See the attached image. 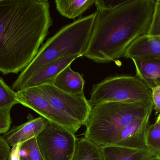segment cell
Returning a JSON list of instances; mask_svg holds the SVG:
<instances>
[{"label": "cell", "instance_id": "6da1fadb", "mask_svg": "<svg viewBox=\"0 0 160 160\" xmlns=\"http://www.w3.org/2000/svg\"><path fill=\"white\" fill-rule=\"evenodd\" d=\"M47 0H0V72L23 70L52 25Z\"/></svg>", "mask_w": 160, "mask_h": 160}, {"label": "cell", "instance_id": "7a4b0ae2", "mask_svg": "<svg viewBox=\"0 0 160 160\" xmlns=\"http://www.w3.org/2000/svg\"><path fill=\"white\" fill-rule=\"evenodd\" d=\"M156 0H126L111 10H97L87 48L83 56L107 63L124 56L129 46L147 34Z\"/></svg>", "mask_w": 160, "mask_h": 160}, {"label": "cell", "instance_id": "3957f363", "mask_svg": "<svg viewBox=\"0 0 160 160\" xmlns=\"http://www.w3.org/2000/svg\"><path fill=\"white\" fill-rule=\"evenodd\" d=\"M96 14V11L64 26L49 39L14 82L13 90L17 92L21 90L34 73L51 62L63 57L83 56L90 39Z\"/></svg>", "mask_w": 160, "mask_h": 160}, {"label": "cell", "instance_id": "277c9868", "mask_svg": "<svg viewBox=\"0 0 160 160\" xmlns=\"http://www.w3.org/2000/svg\"><path fill=\"white\" fill-rule=\"evenodd\" d=\"M153 109L152 100L133 103L106 102L94 106L85 125L84 137L101 147L113 145L124 128L152 113Z\"/></svg>", "mask_w": 160, "mask_h": 160}, {"label": "cell", "instance_id": "5b68a950", "mask_svg": "<svg viewBox=\"0 0 160 160\" xmlns=\"http://www.w3.org/2000/svg\"><path fill=\"white\" fill-rule=\"evenodd\" d=\"M152 100V90L138 76L108 77L93 85L88 100L91 108L109 102L133 103Z\"/></svg>", "mask_w": 160, "mask_h": 160}, {"label": "cell", "instance_id": "8992f818", "mask_svg": "<svg viewBox=\"0 0 160 160\" xmlns=\"http://www.w3.org/2000/svg\"><path fill=\"white\" fill-rule=\"evenodd\" d=\"M76 140L74 133L51 122L36 137L44 160H72Z\"/></svg>", "mask_w": 160, "mask_h": 160}, {"label": "cell", "instance_id": "52a82bcc", "mask_svg": "<svg viewBox=\"0 0 160 160\" xmlns=\"http://www.w3.org/2000/svg\"><path fill=\"white\" fill-rule=\"evenodd\" d=\"M32 87L47 99L55 110L85 126L91 109L85 96L70 95L52 84Z\"/></svg>", "mask_w": 160, "mask_h": 160}, {"label": "cell", "instance_id": "ba28073f", "mask_svg": "<svg viewBox=\"0 0 160 160\" xmlns=\"http://www.w3.org/2000/svg\"><path fill=\"white\" fill-rule=\"evenodd\" d=\"M16 92V99L18 104L32 109L50 122L62 126L74 134L82 127V125L78 121L55 110L47 99L33 87Z\"/></svg>", "mask_w": 160, "mask_h": 160}, {"label": "cell", "instance_id": "9c48e42d", "mask_svg": "<svg viewBox=\"0 0 160 160\" xmlns=\"http://www.w3.org/2000/svg\"><path fill=\"white\" fill-rule=\"evenodd\" d=\"M152 113L136 119L118 133L113 145L148 150L146 143V133Z\"/></svg>", "mask_w": 160, "mask_h": 160}, {"label": "cell", "instance_id": "30bf717a", "mask_svg": "<svg viewBox=\"0 0 160 160\" xmlns=\"http://www.w3.org/2000/svg\"><path fill=\"white\" fill-rule=\"evenodd\" d=\"M49 123L42 116L30 119L24 124L13 127L2 137L10 147H13L36 138Z\"/></svg>", "mask_w": 160, "mask_h": 160}, {"label": "cell", "instance_id": "8fae6325", "mask_svg": "<svg viewBox=\"0 0 160 160\" xmlns=\"http://www.w3.org/2000/svg\"><path fill=\"white\" fill-rule=\"evenodd\" d=\"M78 57L80 56L78 55L63 57L48 64L34 73L25 83L22 89L41 85L52 84L58 74Z\"/></svg>", "mask_w": 160, "mask_h": 160}, {"label": "cell", "instance_id": "7c38bea8", "mask_svg": "<svg viewBox=\"0 0 160 160\" xmlns=\"http://www.w3.org/2000/svg\"><path fill=\"white\" fill-rule=\"evenodd\" d=\"M126 58L160 59V36L145 34L129 46L124 55Z\"/></svg>", "mask_w": 160, "mask_h": 160}, {"label": "cell", "instance_id": "4fadbf2b", "mask_svg": "<svg viewBox=\"0 0 160 160\" xmlns=\"http://www.w3.org/2000/svg\"><path fill=\"white\" fill-rule=\"evenodd\" d=\"M85 81L79 72L71 69L70 65L62 70L52 83L60 90L74 95L84 97Z\"/></svg>", "mask_w": 160, "mask_h": 160}, {"label": "cell", "instance_id": "5bb4252c", "mask_svg": "<svg viewBox=\"0 0 160 160\" xmlns=\"http://www.w3.org/2000/svg\"><path fill=\"white\" fill-rule=\"evenodd\" d=\"M104 160H153L158 154L147 149L129 148L117 145L102 147Z\"/></svg>", "mask_w": 160, "mask_h": 160}, {"label": "cell", "instance_id": "9a60e30c", "mask_svg": "<svg viewBox=\"0 0 160 160\" xmlns=\"http://www.w3.org/2000/svg\"><path fill=\"white\" fill-rule=\"evenodd\" d=\"M138 76L151 89L160 85V59L133 58L132 59Z\"/></svg>", "mask_w": 160, "mask_h": 160}, {"label": "cell", "instance_id": "2e32d148", "mask_svg": "<svg viewBox=\"0 0 160 160\" xmlns=\"http://www.w3.org/2000/svg\"><path fill=\"white\" fill-rule=\"evenodd\" d=\"M54 2L62 16L74 19L95 4L96 0H57Z\"/></svg>", "mask_w": 160, "mask_h": 160}, {"label": "cell", "instance_id": "e0dca14e", "mask_svg": "<svg viewBox=\"0 0 160 160\" xmlns=\"http://www.w3.org/2000/svg\"><path fill=\"white\" fill-rule=\"evenodd\" d=\"M72 160H104L102 147L84 137L77 138Z\"/></svg>", "mask_w": 160, "mask_h": 160}, {"label": "cell", "instance_id": "ac0fdd59", "mask_svg": "<svg viewBox=\"0 0 160 160\" xmlns=\"http://www.w3.org/2000/svg\"><path fill=\"white\" fill-rule=\"evenodd\" d=\"M146 143L148 150L158 154L160 152V122L157 118L149 125L146 133Z\"/></svg>", "mask_w": 160, "mask_h": 160}, {"label": "cell", "instance_id": "d6986e66", "mask_svg": "<svg viewBox=\"0 0 160 160\" xmlns=\"http://www.w3.org/2000/svg\"><path fill=\"white\" fill-rule=\"evenodd\" d=\"M17 92L10 88L0 78V108L12 106L18 104L17 99Z\"/></svg>", "mask_w": 160, "mask_h": 160}, {"label": "cell", "instance_id": "ffe728a7", "mask_svg": "<svg viewBox=\"0 0 160 160\" xmlns=\"http://www.w3.org/2000/svg\"><path fill=\"white\" fill-rule=\"evenodd\" d=\"M147 34L160 36V0H157L151 23Z\"/></svg>", "mask_w": 160, "mask_h": 160}, {"label": "cell", "instance_id": "44dd1931", "mask_svg": "<svg viewBox=\"0 0 160 160\" xmlns=\"http://www.w3.org/2000/svg\"><path fill=\"white\" fill-rule=\"evenodd\" d=\"M28 151L27 157L24 160H44L37 142L36 138L23 143Z\"/></svg>", "mask_w": 160, "mask_h": 160}, {"label": "cell", "instance_id": "7402d4cb", "mask_svg": "<svg viewBox=\"0 0 160 160\" xmlns=\"http://www.w3.org/2000/svg\"><path fill=\"white\" fill-rule=\"evenodd\" d=\"M12 106L0 108V134H5L9 131L12 123L10 111Z\"/></svg>", "mask_w": 160, "mask_h": 160}, {"label": "cell", "instance_id": "603a6c76", "mask_svg": "<svg viewBox=\"0 0 160 160\" xmlns=\"http://www.w3.org/2000/svg\"><path fill=\"white\" fill-rule=\"evenodd\" d=\"M126 0H96L97 10H111L124 3Z\"/></svg>", "mask_w": 160, "mask_h": 160}, {"label": "cell", "instance_id": "cb8c5ba5", "mask_svg": "<svg viewBox=\"0 0 160 160\" xmlns=\"http://www.w3.org/2000/svg\"><path fill=\"white\" fill-rule=\"evenodd\" d=\"M152 101L156 114L160 113V85L152 89Z\"/></svg>", "mask_w": 160, "mask_h": 160}, {"label": "cell", "instance_id": "d4e9b609", "mask_svg": "<svg viewBox=\"0 0 160 160\" xmlns=\"http://www.w3.org/2000/svg\"><path fill=\"white\" fill-rule=\"evenodd\" d=\"M10 151V147L0 135V160H8Z\"/></svg>", "mask_w": 160, "mask_h": 160}, {"label": "cell", "instance_id": "484cf974", "mask_svg": "<svg viewBox=\"0 0 160 160\" xmlns=\"http://www.w3.org/2000/svg\"><path fill=\"white\" fill-rule=\"evenodd\" d=\"M23 144H19L10 149L9 157L8 160H21L19 151Z\"/></svg>", "mask_w": 160, "mask_h": 160}, {"label": "cell", "instance_id": "4316f807", "mask_svg": "<svg viewBox=\"0 0 160 160\" xmlns=\"http://www.w3.org/2000/svg\"><path fill=\"white\" fill-rule=\"evenodd\" d=\"M158 158L160 160V152L158 154Z\"/></svg>", "mask_w": 160, "mask_h": 160}, {"label": "cell", "instance_id": "83f0119b", "mask_svg": "<svg viewBox=\"0 0 160 160\" xmlns=\"http://www.w3.org/2000/svg\"><path fill=\"white\" fill-rule=\"evenodd\" d=\"M158 119H159V121L160 122V113L159 114V115L158 116Z\"/></svg>", "mask_w": 160, "mask_h": 160}, {"label": "cell", "instance_id": "f1b7e54d", "mask_svg": "<svg viewBox=\"0 0 160 160\" xmlns=\"http://www.w3.org/2000/svg\"><path fill=\"white\" fill-rule=\"evenodd\" d=\"M153 160H160L158 158V157L157 158L155 159H154Z\"/></svg>", "mask_w": 160, "mask_h": 160}]
</instances>
